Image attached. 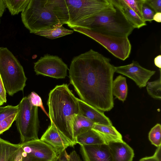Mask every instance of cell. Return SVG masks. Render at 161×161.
I'll return each instance as SVG.
<instances>
[{
	"instance_id": "6da1fadb",
	"label": "cell",
	"mask_w": 161,
	"mask_h": 161,
	"mask_svg": "<svg viewBox=\"0 0 161 161\" xmlns=\"http://www.w3.org/2000/svg\"><path fill=\"white\" fill-rule=\"evenodd\" d=\"M110 59L91 49L72 59L70 83L80 99L102 111L114 107L112 86L114 66Z\"/></svg>"
},
{
	"instance_id": "7a4b0ae2",
	"label": "cell",
	"mask_w": 161,
	"mask_h": 161,
	"mask_svg": "<svg viewBox=\"0 0 161 161\" xmlns=\"http://www.w3.org/2000/svg\"><path fill=\"white\" fill-rule=\"evenodd\" d=\"M78 98L67 84L57 85L50 91L47 102L51 123L74 144L73 124L79 113Z\"/></svg>"
},
{
	"instance_id": "3957f363",
	"label": "cell",
	"mask_w": 161,
	"mask_h": 161,
	"mask_svg": "<svg viewBox=\"0 0 161 161\" xmlns=\"http://www.w3.org/2000/svg\"><path fill=\"white\" fill-rule=\"evenodd\" d=\"M112 6L110 0H62L61 24L81 28L88 19Z\"/></svg>"
},
{
	"instance_id": "277c9868",
	"label": "cell",
	"mask_w": 161,
	"mask_h": 161,
	"mask_svg": "<svg viewBox=\"0 0 161 161\" xmlns=\"http://www.w3.org/2000/svg\"><path fill=\"white\" fill-rule=\"evenodd\" d=\"M81 28L107 35L127 37L135 29L113 5L88 19Z\"/></svg>"
},
{
	"instance_id": "5b68a950",
	"label": "cell",
	"mask_w": 161,
	"mask_h": 161,
	"mask_svg": "<svg viewBox=\"0 0 161 161\" xmlns=\"http://www.w3.org/2000/svg\"><path fill=\"white\" fill-rule=\"evenodd\" d=\"M21 17L24 25L31 33L61 26L49 0H30Z\"/></svg>"
},
{
	"instance_id": "8992f818",
	"label": "cell",
	"mask_w": 161,
	"mask_h": 161,
	"mask_svg": "<svg viewBox=\"0 0 161 161\" xmlns=\"http://www.w3.org/2000/svg\"><path fill=\"white\" fill-rule=\"evenodd\" d=\"M0 75L9 95L12 96L23 90L27 79L23 68L6 47H0Z\"/></svg>"
},
{
	"instance_id": "52a82bcc",
	"label": "cell",
	"mask_w": 161,
	"mask_h": 161,
	"mask_svg": "<svg viewBox=\"0 0 161 161\" xmlns=\"http://www.w3.org/2000/svg\"><path fill=\"white\" fill-rule=\"evenodd\" d=\"M17 105L18 109L15 121L20 134V143L38 139V107L31 106L27 97H23Z\"/></svg>"
},
{
	"instance_id": "ba28073f",
	"label": "cell",
	"mask_w": 161,
	"mask_h": 161,
	"mask_svg": "<svg viewBox=\"0 0 161 161\" xmlns=\"http://www.w3.org/2000/svg\"><path fill=\"white\" fill-rule=\"evenodd\" d=\"M72 29L92 39L118 58L124 61L129 57L131 45L127 36L107 35L80 27Z\"/></svg>"
},
{
	"instance_id": "9c48e42d",
	"label": "cell",
	"mask_w": 161,
	"mask_h": 161,
	"mask_svg": "<svg viewBox=\"0 0 161 161\" xmlns=\"http://www.w3.org/2000/svg\"><path fill=\"white\" fill-rule=\"evenodd\" d=\"M34 64V70L37 75L57 79L64 78L67 75L68 67L57 56L45 54Z\"/></svg>"
},
{
	"instance_id": "30bf717a",
	"label": "cell",
	"mask_w": 161,
	"mask_h": 161,
	"mask_svg": "<svg viewBox=\"0 0 161 161\" xmlns=\"http://www.w3.org/2000/svg\"><path fill=\"white\" fill-rule=\"evenodd\" d=\"M114 71L131 79L140 88L145 87L148 80L155 73V71L143 67L134 60L129 64L114 67Z\"/></svg>"
},
{
	"instance_id": "8fae6325",
	"label": "cell",
	"mask_w": 161,
	"mask_h": 161,
	"mask_svg": "<svg viewBox=\"0 0 161 161\" xmlns=\"http://www.w3.org/2000/svg\"><path fill=\"white\" fill-rule=\"evenodd\" d=\"M20 145L24 153L39 159L53 161L58 154L51 146L40 139L20 143Z\"/></svg>"
},
{
	"instance_id": "7c38bea8",
	"label": "cell",
	"mask_w": 161,
	"mask_h": 161,
	"mask_svg": "<svg viewBox=\"0 0 161 161\" xmlns=\"http://www.w3.org/2000/svg\"><path fill=\"white\" fill-rule=\"evenodd\" d=\"M40 139L51 146L57 154L75 144L60 132L52 123Z\"/></svg>"
},
{
	"instance_id": "4fadbf2b",
	"label": "cell",
	"mask_w": 161,
	"mask_h": 161,
	"mask_svg": "<svg viewBox=\"0 0 161 161\" xmlns=\"http://www.w3.org/2000/svg\"><path fill=\"white\" fill-rule=\"evenodd\" d=\"M85 161H113L108 144L80 146Z\"/></svg>"
},
{
	"instance_id": "5bb4252c",
	"label": "cell",
	"mask_w": 161,
	"mask_h": 161,
	"mask_svg": "<svg viewBox=\"0 0 161 161\" xmlns=\"http://www.w3.org/2000/svg\"><path fill=\"white\" fill-rule=\"evenodd\" d=\"M79 114L89 119L94 123L112 125L111 121L104 113L87 103L80 99H78Z\"/></svg>"
},
{
	"instance_id": "9a60e30c",
	"label": "cell",
	"mask_w": 161,
	"mask_h": 161,
	"mask_svg": "<svg viewBox=\"0 0 161 161\" xmlns=\"http://www.w3.org/2000/svg\"><path fill=\"white\" fill-rule=\"evenodd\" d=\"M108 145L113 161H132L134 156L132 148L126 143L115 142Z\"/></svg>"
},
{
	"instance_id": "2e32d148",
	"label": "cell",
	"mask_w": 161,
	"mask_h": 161,
	"mask_svg": "<svg viewBox=\"0 0 161 161\" xmlns=\"http://www.w3.org/2000/svg\"><path fill=\"white\" fill-rule=\"evenodd\" d=\"M111 3L121 12L127 20L134 28L139 29L147 25L142 19L123 0H110Z\"/></svg>"
},
{
	"instance_id": "e0dca14e",
	"label": "cell",
	"mask_w": 161,
	"mask_h": 161,
	"mask_svg": "<svg viewBox=\"0 0 161 161\" xmlns=\"http://www.w3.org/2000/svg\"><path fill=\"white\" fill-rule=\"evenodd\" d=\"M105 141L106 143L123 142L121 134L112 125H107L94 123L92 129Z\"/></svg>"
},
{
	"instance_id": "ac0fdd59",
	"label": "cell",
	"mask_w": 161,
	"mask_h": 161,
	"mask_svg": "<svg viewBox=\"0 0 161 161\" xmlns=\"http://www.w3.org/2000/svg\"><path fill=\"white\" fill-rule=\"evenodd\" d=\"M22 150L20 143L14 144L0 137V161H17Z\"/></svg>"
},
{
	"instance_id": "d6986e66",
	"label": "cell",
	"mask_w": 161,
	"mask_h": 161,
	"mask_svg": "<svg viewBox=\"0 0 161 161\" xmlns=\"http://www.w3.org/2000/svg\"><path fill=\"white\" fill-rule=\"evenodd\" d=\"M75 142L80 146L107 144L102 137L92 129L77 136Z\"/></svg>"
},
{
	"instance_id": "ffe728a7",
	"label": "cell",
	"mask_w": 161,
	"mask_h": 161,
	"mask_svg": "<svg viewBox=\"0 0 161 161\" xmlns=\"http://www.w3.org/2000/svg\"><path fill=\"white\" fill-rule=\"evenodd\" d=\"M94 123L87 118L79 114H78L75 117L73 124V136L75 142L77 136L92 129Z\"/></svg>"
},
{
	"instance_id": "44dd1931",
	"label": "cell",
	"mask_w": 161,
	"mask_h": 161,
	"mask_svg": "<svg viewBox=\"0 0 161 161\" xmlns=\"http://www.w3.org/2000/svg\"><path fill=\"white\" fill-rule=\"evenodd\" d=\"M113 96L124 102L127 97L128 88L126 79L121 75L117 76L113 81L112 86Z\"/></svg>"
},
{
	"instance_id": "7402d4cb",
	"label": "cell",
	"mask_w": 161,
	"mask_h": 161,
	"mask_svg": "<svg viewBox=\"0 0 161 161\" xmlns=\"http://www.w3.org/2000/svg\"><path fill=\"white\" fill-rule=\"evenodd\" d=\"M74 31L66 29L63 25L36 32L35 34L50 39H54L72 34Z\"/></svg>"
},
{
	"instance_id": "603a6c76",
	"label": "cell",
	"mask_w": 161,
	"mask_h": 161,
	"mask_svg": "<svg viewBox=\"0 0 161 161\" xmlns=\"http://www.w3.org/2000/svg\"><path fill=\"white\" fill-rule=\"evenodd\" d=\"M6 7L12 15L23 12L27 6L30 0H4Z\"/></svg>"
},
{
	"instance_id": "cb8c5ba5",
	"label": "cell",
	"mask_w": 161,
	"mask_h": 161,
	"mask_svg": "<svg viewBox=\"0 0 161 161\" xmlns=\"http://www.w3.org/2000/svg\"><path fill=\"white\" fill-rule=\"evenodd\" d=\"M148 93L152 97L159 100L161 99V71L159 78L156 80L148 82L147 84Z\"/></svg>"
},
{
	"instance_id": "d4e9b609",
	"label": "cell",
	"mask_w": 161,
	"mask_h": 161,
	"mask_svg": "<svg viewBox=\"0 0 161 161\" xmlns=\"http://www.w3.org/2000/svg\"><path fill=\"white\" fill-rule=\"evenodd\" d=\"M161 125L157 124L153 127L148 134V138L152 144L158 147L161 146Z\"/></svg>"
},
{
	"instance_id": "484cf974",
	"label": "cell",
	"mask_w": 161,
	"mask_h": 161,
	"mask_svg": "<svg viewBox=\"0 0 161 161\" xmlns=\"http://www.w3.org/2000/svg\"><path fill=\"white\" fill-rule=\"evenodd\" d=\"M123 1L143 20L142 13V8L144 3L145 0H123Z\"/></svg>"
},
{
	"instance_id": "4316f807",
	"label": "cell",
	"mask_w": 161,
	"mask_h": 161,
	"mask_svg": "<svg viewBox=\"0 0 161 161\" xmlns=\"http://www.w3.org/2000/svg\"><path fill=\"white\" fill-rule=\"evenodd\" d=\"M27 97L28 99L31 106L40 107L47 115L49 117L48 114L46 111L43 106L41 97L34 92H32Z\"/></svg>"
},
{
	"instance_id": "83f0119b",
	"label": "cell",
	"mask_w": 161,
	"mask_h": 161,
	"mask_svg": "<svg viewBox=\"0 0 161 161\" xmlns=\"http://www.w3.org/2000/svg\"><path fill=\"white\" fill-rule=\"evenodd\" d=\"M17 113L11 115L0 121V135L8 130L15 120Z\"/></svg>"
},
{
	"instance_id": "f1b7e54d",
	"label": "cell",
	"mask_w": 161,
	"mask_h": 161,
	"mask_svg": "<svg viewBox=\"0 0 161 161\" xmlns=\"http://www.w3.org/2000/svg\"><path fill=\"white\" fill-rule=\"evenodd\" d=\"M142 13L143 20L146 21L152 22L153 20L155 12L145 3L143 4L142 8Z\"/></svg>"
},
{
	"instance_id": "f546056e",
	"label": "cell",
	"mask_w": 161,
	"mask_h": 161,
	"mask_svg": "<svg viewBox=\"0 0 161 161\" xmlns=\"http://www.w3.org/2000/svg\"><path fill=\"white\" fill-rule=\"evenodd\" d=\"M18 109L17 105L16 106L9 105L8 108L0 113V121L11 115L17 113Z\"/></svg>"
},
{
	"instance_id": "4dcf8cb0",
	"label": "cell",
	"mask_w": 161,
	"mask_h": 161,
	"mask_svg": "<svg viewBox=\"0 0 161 161\" xmlns=\"http://www.w3.org/2000/svg\"><path fill=\"white\" fill-rule=\"evenodd\" d=\"M145 3L155 13L161 12V0H145Z\"/></svg>"
},
{
	"instance_id": "1f68e13d",
	"label": "cell",
	"mask_w": 161,
	"mask_h": 161,
	"mask_svg": "<svg viewBox=\"0 0 161 161\" xmlns=\"http://www.w3.org/2000/svg\"><path fill=\"white\" fill-rule=\"evenodd\" d=\"M0 75V106L6 103V94Z\"/></svg>"
},
{
	"instance_id": "d6a6232c",
	"label": "cell",
	"mask_w": 161,
	"mask_h": 161,
	"mask_svg": "<svg viewBox=\"0 0 161 161\" xmlns=\"http://www.w3.org/2000/svg\"><path fill=\"white\" fill-rule=\"evenodd\" d=\"M68 154L65 150L59 153L53 161H68Z\"/></svg>"
},
{
	"instance_id": "836d02e7",
	"label": "cell",
	"mask_w": 161,
	"mask_h": 161,
	"mask_svg": "<svg viewBox=\"0 0 161 161\" xmlns=\"http://www.w3.org/2000/svg\"><path fill=\"white\" fill-rule=\"evenodd\" d=\"M68 161H81L79 156L75 150L68 155Z\"/></svg>"
},
{
	"instance_id": "e575fe53",
	"label": "cell",
	"mask_w": 161,
	"mask_h": 161,
	"mask_svg": "<svg viewBox=\"0 0 161 161\" xmlns=\"http://www.w3.org/2000/svg\"><path fill=\"white\" fill-rule=\"evenodd\" d=\"M22 161H46L40 160L29 155L23 151Z\"/></svg>"
},
{
	"instance_id": "d590c367",
	"label": "cell",
	"mask_w": 161,
	"mask_h": 161,
	"mask_svg": "<svg viewBox=\"0 0 161 161\" xmlns=\"http://www.w3.org/2000/svg\"><path fill=\"white\" fill-rule=\"evenodd\" d=\"M139 161H160L153 155L152 156L145 157L141 158Z\"/></svg>"
},
{
	"instance_id": "8d00e7d4",
	"label": "cell",
	"mask_w": 161,
	"mask_h": 161,
	"mask_svg": "<svg viewBox=\"0 0 161 161\" xmlns=\"http://www.w3.org/2000/svg\"><path fill=\"white\" fill-rule=\"evenodd\" d=\"M155 65L160 69L161 68V55H158L154 59Z\"/></svg>"
},
{
	"instance_id": "74e56055",
	"label": "cell",
	"mask_w": 161,
	"mask_h": 161,
	"mask_svg": "<svg viewBox=\"0 0 161 161\" xmlns=\"http://www.w3.org/2000/svg\"><path fill=\"white\" fill-rule=\"evenodd\" d=\"M4 0H0V16L1 17L6 8Z\"/></svg>"
},
{
	"instance_id": "f35d334b",
	"label": "cell",
	"mask_w": 161,
	"mask_h": 161,
	"mask_svg": "<svg viewBox=\"0 0 161 161\" xmlns=\"http://www.w3.org/2000/svg\"><path fill=\"white\" fill-rule=\"evenodd\" d=\"M153 20L155 21L160 23L161 22V12H158L154 14Z\"/></svg>"
},
{
	"instance_id": "ab89813d",
	"label": "cell",
	"mask_w": 161,
	"mask_h": 161,
	"mask_svg": "<svg viewBox=\"0 0 161 161\" xmlns=\"http://www.w3.org/2000/svg\"><path fill=\"white\" fill-rule=\"evenodd\" d=\"M161 146L157 147V149L153 155L156 158H157L159 160L161 161Z\"/></svg>"
},
{
	"instance_id": "60d3db41",
	"label": "cell",
	"mask_w": 161,
	"mask_h": 161,
	"mask_svg": "<svg viewBox=\"0 0 161 161\" xmlns=\"http://www.w3.org/2000/svg\"><path fill=\"white\" fill-rule=\"evenodd\" d=\"M9 106V105H8L5 106H0V113L6 109Z\"/></svg>"
},
{
	"instance_id": "b9f144b4",
	"label": "cell",
	"mask_w": 161,
	"mask_h": 161,
	"mask_svg": "<svg viewBox=\"0 0 161 161\" xmlns=\"http://www.w3.org/2000/svg\"><path fill=\"white\" fill-rule=\"evenodd\" d=\"M1 17L0 16V18Z\"/></svg>"
}]
</instances>
